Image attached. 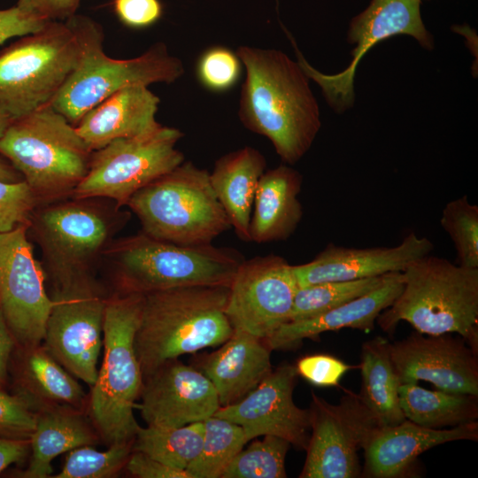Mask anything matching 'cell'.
Listing matches in <instances>:
<instances>
[{"label": "cell", "mask_w": 478, "mask_h": 478, "mask_svg": "<svg viewBox=\"0 0 478 478\" xmlns=\"http://www.w3.org/2000/svg\"><path fill=\"white\" fill-rule=\"evenodd\" d=\"M235 52L246 72L239 120L267 138L284 163L296 164L310 150L321 126L310 78L298 61L281 50L242 45Z\"/></svg>", "instance_id": "cell-1"}, {"label": "cell", "mask_w": 478, "mask_h": 478, "mask_svg": "<svg viewBox=\"0 0 478 478\" xmlns=\"http://www.w3.org/2000/svg\"><path fill=\"white\" fill-rule=\"evenodd\" d=\"M229 287L193 285L143 295L135 349L143 378L180 356L224 343L234 329L226 314Z\"/></svg>", "instance_id": "cell-2"}, {"label": "cell", "mask_w": 478, "mask_h": 478, "mask_svg": "<svg viewBox=\"0 0 478 478\" xmlns=\"http://www.w3.org/2000/svg\"><path fill=\"white\" fill-rule=\"evenodd\" d=\"M243 255L235 249L210 244L181 245L150 237L142 231L114 239L102 259L113 292L147 294L176 287H229Z\"/></svg>", "instance_id": "cell-3"}, {"label": "cell", "mask_w": 478, "mask_h": 478, "mask_svg": "<svg viewBox=\"0 0 478 478\" xmlns=\"http://www.w3.org/2000/svg\"><path fill=\"white\" fill-rule=\"evenodd\" d=\"M403 289L377 318L392 334L405 320L423 335L456 333L478 351V268L430 254L402 272Z\"/></svg>", "instance_id": "cell-4"}, {"label": "cell", "mask_w": 478, "mask_h": 478, "mask_svg": "<svg viewBox=\"0 0 478 478\" xmlns=\"http://www.w3.org/2000/svg\"><path fill=\"white\" fill-rule=\"evenodd\" d=\"M66 21L77 37L81 58L50 105L73 126L89 110L127 86L171 84L185 73L182 60L172 55L164 42L154 43L138 57L116 59L104 50L99 23L81 14Z\"/></svg>", "instance_id": "cell-5"}, {"label": "cell", "mask_w": 478, "mask_h": 478, "mask_svg": "<svg viewBox=\"0 0 478 478\" xmlns=\"http://www.w3.org/2000/svg\"><path fill=\"white\" fill-rule=\"evenodd\" d=\"M143 295L113 292L105 304L104 359L88 402L93 426L108 444L133 443L140 427L135 418L143 375L135 349Z\"/></svg>", "instance_id": "cell-6"}, {"label": "cell", "mask_w": 478, "mask_h": 478, "mask_svg": "<svg viewBox=\"0 0 478 478\" xmlns=\"http://www.w3.org/2000/svg\"><path fill=\"white\" fill-rule=\"evenodd\" d=\"M99 199L70 197L39 204L34 210L27 235L42 251V266L52 288L92 274L128 220L129 213L115 203L110 206Z\"/></svg>", "instance_id": "cell-7"}, {"label": "cell", "mask_w": 478, "mask_h": 478, "mask_svg": "<svg viewBox=\"0 0 478 478\" xmlns=\"http://www.w3.org/2000/svg\"><path fill=\"white\" fill-rule=\"evenodd\" d=\"M92 152L75 126L50 105L12 120L0 138V154L39 204L72 197L89 172Z\"/></svg>", "instance_id": "cell-8"}, {"label": "cell", "mask_w": 478, "mask_h": 478, "mask_svg": "<svg viewBox=\"0 0 478 478\" xmlns=\"http://www.w3.org/2000/svg\"><path fill=\"white\" fill-rule=\"evenodd\" d=\"M209 172L183 161L136 191L127 206L145 235L181 245L210 244L231 227Z\"/></svg>", "instance_id": "cell-9"}, {"label": "cell", "mask_w": 478, "mask_h": 478, "mask_svg": "<svg viewBox=\"0 0 478 478\" xmlns=\"http://www.w3.org/2000/svg\"><path fill=\"white\" fill-rule=\"evenodd\" d=\"M81 48L65 21H50L0 51V113L14 120L50 105L78 66Z\"/></svg>", "instance_id": "cell-10"}, {"label": "cell", "mask_w": 478, "mask_h": 478, "mask_svg": "<svg viewBox=\"0 0 478 478\" xmlns=\"http://www.w3.org/2000/svg\"><path fill=\"white\" fill-rule=\"evenodd\" d=\"M182 136L180 129L160 125L94 150L89 172L72 197L104 198L120 208L126 206L136 191L184 161L176 148Z\"/></svg>", "instance_id": "cell-11"}, {"label": "cell", "mask_w": 478, "mask_h": 478, "mask_svg": "<svg viewBox=\"0 0 478 478\" xmlns=\"http://www.w3.org/2000/svg\"><path fill=\"white\" fill-rule=\"evenodd\" d=\"M50 297L43 346L71 374L92 387L108 296L92 274L53 287Z\"/></svg>", "instance_id": "cell-12"}, {"label": "cell", "mask_w": 478, "mask_h": 478, "mask_svg": "<svg viewBox=\"0 0 478 478\" xmlns=\"http://www.w3.org/2000/svg\"><path fill=\"white\" fill-rule=\"evenodd\" d=\"M312 435L301 478H355L361 474L358 452L381 425L358 394L345 390L337 405L312 392Z\"/></svg>", "instance_id": "cell-13"}, {"label": "cell", "mask_w": 478, "mask_h": 478, "mask_svg": "<svg viewBox=\"0 0 478 478\" xmlns=\"http://www.w3.org/2000/svg\"><path fill=\"white\" fill-rule=\"evenodd\" d=\"M45 274L34 255L27 224L0 234V310L18 346L43 340L53 305Z\"/></svg>", "instance_id": "cell-14"}, {"label": "cell", "mask_w": 478, "mask_h": 478, "mask_svg": "<svg viewBox=\"0 0 478 478\" xmlns=\"http://www.w3.org/2000/svg\"><path fill=\"white\" fill-rule=\"evenodd\" d=\"M297 289L293 266L282 257L243 259L229 286L226 307L233 329L266 340L288 322Z\"/></svg>", "instance_id": "cell-15"}, {"label": "cell", "mask_w": 478, "mask_h": 478, "mask_svg": "<svg viewBox=\"0 0 478 478\" xmlns=\"http://www.w3.org/2000/svg\"><path fill=\"white\" fill-rule=\"evenodd\" d=\"M413 36L424 47L431 46L420 12V0H373L369 7L357 17L351 27L349 39L357 44L349 66L337 74H323L310 66L297 48L298 63L310 79L318 83L335 109H344L354 99L353 81L357 66L374 44L395 35Z\"/></svg>", "instance_id": "cell-16"}, {"label": "cell", "mask_w": 478, "mask_h": 478, "mask_svg": "<svg viewBox=\"0 0 478 478\" xmlns=\"http://www.w3.org/2000/svg\"><path fill=\"white\" fill-rule=\"evenodd\" d=\"M389 351L400 384L425 381L439 390L478 396L477 351L460 335L416 331L389 343Z\"/></svg>", "instance_id": "cell-17"}, {"label": "cell", "mask_w": 478, "mask_h": 478, "mask_svg": "<svg viewBox=\"0 0 478 478\" xmlns=\"http://www.w3.org/2000/svg\"><path fill=\"white\" fill-rule=\"evenodd\" d=\"M296 366L282 365L238 402L220 406L214 416L241 426L247 441L260 436L281 437L298 449H306L310 428L309 410L293 401L297 377Z\"/></svg>", "instance_id": "cell-18"}, {"label": "cell", "mask_w": 478, "mask_h": 478, "mask_svg": "<svg viewBox=\"0 0 478 478\" xmlns=\"http://www.w3.org/2000/svg\"><path fill=\"white\" fill-rule=\"evenodd\" d=\"M139 409L147 426L177 428L212 417L220 407L210 380L192 366L169 360L143 378Z\"/></svg>", "instance_id": "cell-19"}, {"label": "cell", "mask_w": 478, "mask_h": 478, "mask_svg": "<svg viewBox=\"0 0 478 478\" xmlns=\"http://www.w3.org/2000/svg\"><path fill=\"white\" fill-rule=\"evenodd\" d=\"M433 250L434 244L428 238L411 232L393 247L351 248L329 243L312 260L293 266V269L298 288L353 281L403 272Z\"/></svg>", "instance_id": "cell-20"}, {"label": "cell", "mask_w": 478, "mask_h": 478, "mask_svg": "<svg viewBox=\"0 0 478 478\" xmlns=\"http://www.w3.org/2000/svg\"><path fill=\"white\" fill-rule=\"evenodd\" d=\"M459 440H478L477 420L443 429L428 428L406 419L397 425L380 426L363 449V476L398 477L424 451Z\"/></svg>", "instance_id": "cell-21"}, {"label": "cell", "mask_w": 478, "mask_h": 478, "mask_svg": "<svg viewBox=\"0 0 478 478\" xmlns=\"http://www.w3.org/2000/svg\"><path fill=\"white\" fill-rule=\"evenodd\" d=\"M159 103L148 86H127L89 110L75 128L94 151L116 139L140 135L159 127L156 120Z\"/></svg>", "instance_id": "cell-22"}, {"label": "cell", "mask_w": 478, "mask_h": 478, "mask_svg": "<svg viewBox=\"0 0 478 478\" xmlns=\"http://www.w3.org/2000/svg\"><path fill=\"white\" fill-rule=\"evenodd\" d=\"M266 340L240 330L207 356L201 372L212 383L220 406L233 405L253 390L271 372Z\"/></svg>", "instance_id": "cell-23"}, {"label": "cell", "mask_w": 478, "mask_h": 478, "mask_svg": "<svg viewBox=\"0 0 478 478\" xmlns=\"http://www.w3.org/2000/svg\"><path fill=\"white\" fill-rule=\"evenodd\" d=\"M402 272L391 273L370 292L319 315L282 324L266 342L271 350L296 345L305 338L341 328L372 330L380 313L391 305L403 289Z\"/></svg>", "instance_id": "cell-24"}, {"label": "cell", "mask_w": 478, "mask_h": 478, "mask_svg": "<svg viewBox=\"0 0 478 478\" xmlns=\"http://www.w3.org/2000/svg\"><path fill=\"white\" fill-rule=\"evenodd\" d=\"M9 367H12L15 393L28 401L35 411L52 405H70L82 411L88 407L89 399L77 378L44 346L16 345Z\"/></svg>", "instance_id": "cell-25"}, {"label": "cell", "mask_w": 478, "mask_h": 478, "mask_svg": "<svg viewBox=\"0 0 478 478\" xmlns=\"http://www.w3.org/2000/svg\"><path fill=\"white\" fill-rule=\"evenodd\" d=\"M303 177L288 165L266 170L255 194L250 222V241H284L298 227L303 208L298 199Z\"/></svg>", "instance_id": "cell-26"}, {"label": "cell", "mask_w": 478, "mask_h": 478, "mask_svg": "<svg viewBox=\"0 0 478 478\" xmlns=\"http://www.w3.org/2000/svg\"><path fill=\"white\" fill-rule=\"evenodd\" d=\"M83 411L65 405H52L35 411V427L29 437L31 457L24 478H47L52 474V460L58 455L98 440Z\"/></svg>", "instance_id": "cell-27"}, {"label": "cell", "mask_w": 478, "mask_h": 478, "mask_svg": "<svg viewBox=\"0 0 478 478\" xmlns=\"http://www.w3.org/2000/svg\"><path fill=\"white\" fill-rule=\"evenodd\" d=\"M266 168L264 155L243 146L219 158L209 173L211 185L237 236L250 242V222L259 179Z\"/></svg>", "instance_id": "cell-28"}, {"label": "cell", "mask_w": 478, "mask_h": 478, "mask_svg": "<svg viewBox=\"0 0 478 478\" xmlns=\"http://www.w3.org/2000/svg\"><path fill=\"white\" fill-rule=\"evenodd\" d=\"M358 396L381 426H394L405 417L399 405L400 385L389 351V342L376 336L365 342L360 353Z\"/></svg>", "instance_id": "cell-29"}, {"label": "cell", "mask_w": 478, "mask_h": 478, "mask_svg": "<svg viewBox=\"0 0 478 478\" xmlns=\"http://www.w3.org/2000/svg\"><path fill=\"white\" fill-rule=\"evenodd\" d=\"M398 395L405 419L428 428H450L478 419V396L428 390L417 383L400 384Z\"/></svg>", "instance_id": "cell-30"}, {"label": "cell", "mask_w": 478, "mask_h": 478, "mask_svg": "<svg viewBox=\"0 0 478 478\" xmlns=\"http://www.w3.org/2000/svg\"><path fill=\"white\" fill-rule=\"evenodd\" d=\"M204 436V421L182 427H139L132 451H139L173 468L187 470L199 454Z\"/></svg>", "instance_id": "cell-31"}, {"label": "cell", "mask_w": 478, "mask_h": 478, "mask_svg": "<svg viewBox=\"0 0 478 478\" xmlns=\"http://www.w3.org/2000/svg\"><path fill=\"white\" fill-rule=\"evenodd\" d=\"M204 425L202 449L186 471L190 478H220L248 441L243 428L227 420L213 415Z\"/></svg>", "instance_id": "cell-32"}, {"label": "cell", "mask_w": 478, "mask_h": 478, "mask_svg": "<svg viewBox=\"0 0 478 478\" xmlns=\"http://www.w3.org/2000/svg\"><path fill=\"white\" fill-rule=\"evenodd\" d=\"M389 274L353 281H326L298 288L288 321L319 315L361 297L382 284Z\"/></svg>", "instance_id": "cell-33"}, {"label": "cell", "mask_w": 478, "mask_h": 478, "mask_svg": "<svg viewBox=\"0 0 478 478\" xmlns=\"http://www.w3.org/2000/svg\"><path fill=\"white\" fill-rule=\"evenodd\" d=\"M239 451L220 478H284L285 458L290 443L281 437L266 435Z\"/></svg>", "instance_id": "cell-34"}, {"label": "cell", "mask_w": 478, "mask_h": 478, "mask_svg": "<svg viewBox=\"0 0 478 478\" xmlns=\"http://www.w3.org/2000/svg\"><path fill=\"white\" fill-rule=\"evenodd\" d=\"M440 223L454 244L458 265L478 268V206L466 196L451 200L443 209Z\"/></svg>", "instance_id": "cell-35"}, {"label": "cell", "mask_w": 478, "mask_h": 478, "mask_svg": "<svg viewBox=\"0 0 478 478\" xmlns=\"http://www.w3.org/2000/svg\"><path fill=\"white\" fill-rule=\"evenodd\" d=\"M133 443L110 444L105 451H97L90 445L81 446L69 451L62 470L55 478H108L115 475L126 466L132 452Z\"/></svg>", "instance_id": "cell-36"}, {"label": "cell", "mask_w": 478, "mask_h": 478, "mask_svg": "<svg viewBox=\"0 0 478 478\" xmlns=\"http://www.w3.org/2000/svg\"><path fill=\"white\" fill-rule=\"evenodd\" d=\"M242 67L243 64L235 51L216 45L200 55L196 65V74L205 89L224 92L237 83Z\"/></svg>", "instance_id": "cell-37"}, {"label": "cell", "mask_w": 478, "mask_h": 478, "mask_svg": "<svg viewBox=\"0 0 478 478\" xmlns=\"http://www.w3.org/2000/svg\"><path fill=\"white\" fill-rule=\"evenodd\" d=\"M38 204L37 197L25 181L0 180V234L27 224Z\"/></svg>", "instance_id": "cell-38"}, {"label": "cell", "mask_w": 478, "mask_h": 478, "mask_svg": "<svg viewBox=\"0 0 478 478\" xmlns=\"http://www.w3.org/2000/svg\"><path fill=\"white\" fill-rule=\"evenodd\" d=\"M35 427V411L25 398L0 389V436L29 439Z\"/></svg>", "instance_id": "cell-39"}, {"label": "cell", "mask_w": 478, "mask_h": 478, "mask_svg": "<svg viewBox=\"0 0 478 478\" xmlns=\"http://www.w3.org/2000/svg\"><path fill=\"white\" fill-rule=\"evenodd\" d=\"M353 368L328 354H313L301 358L296 366L298 375L315 386H337L343 375Z\"/></svg>", "instance_id": "cell-40"}, {"label": "cell", "mask_w": 478, "mask_h": 478, "mask_svg": "<svg viewBox=\"0 0 478 478\" xmlns=\"http://www.w3.org/2000/svg\"><path fill=\"white\" fill-rule=\"evenodd\" d=\"M112 5L121 23L132 28L150 27L163 14L160 0H113Z\"/></svg>", "instance_id": "cell-41"}, {"label": "cell", "mask_w": 478, "mask_h": 478, "mask_svg": "<svg viewBox=\"0 0 478 478\" xmlns=\"http://www.w3.org/2000/svg\"><path fill=\"white\" fill-rule=\"evenodd\" d=\"M81 0H18L24 12L44 22L65 21L76 14Z\"/></svg>", "instance_id": "cell-42"}, {"label": "cell", "mask_w": 478, "mask_h": 478, "mask_svg": "<svg viewBox=\"0 0 478 478\" xmlns=\"http://www.w3.org/2000/svg\"><path fill=\"white\" fill-rule=\"evenodd\" d=\"M46 23L24 12L17 5L0 9V44L12 37L35 33Z\"/></svg>", "instance_id": "cell-43"}, {"label": "cell", "mask_w": 478, "mask_h": 478, "mask_svg": "<svg viewBox=\"0 0 478 478\" xmlns=\"http://www.w3.org/2000/svg\"><path fill=\"white\" fill-rule=\"evenodd\" d=\"M125 467L139 478H190L186 470L171 467L139 451H132Z\"/></svg>", "instance_id": "cell-44"}, {"label": "cell", "mask_w": 478, "mask_h": 478, "mask_svg": "<svg viewBox=\"0 0 478 478\" xmlns=\"http://www.w3.org/2000/svg\"><path fill=\"white\" fill-rule=\"evenodd\" d=\"M29 450V439H12L0 436V474L9 466L25 460Z\"/></svg>", "instance_id": "cell-45"}, {"label": "cell", "mask_w": 478, "mask_h": 478, "mask_svg": "<svg viewBox=\"0 0 478 478\" xmlns=\"http://www.w3.org/2000/svg\"><path fill=\"white\" fill-rule=\"evenodd\" d=\"M15 340L0 310V389H4L8 380L9 365Z\"/></svg>", "instance_id": "cell-46"}, {"label": "cell", "mask_w": 478, "mask_h": 478, "mask_svg": "<svg viewBox=\"0 0 478 478\" xmlns=\"http://www.w3.org/2000/svg\"><path fill=\"white\" fill-rule=\"evenodd\" d=\"M0 180L9 182L24 181L22 175L0 154Z\"/></svg>", "instance_id": "cell-47"}, {"label": "cell", "mask_w": 478, "mask_h": 478, "mask_svg": "<svg viewBox=\"0 0 478 478\" xmlns=\"http://www.w3.org/2000/svg\"><path fill=\"white\" fill-rule=\"evenodd\" d=\"M11 119L6 117L5 115L0 113V138L4 135L5 129L7 128L8 125L11 122Z\"/></svg>", "instance_id": "cell-48"}]
</instances>
